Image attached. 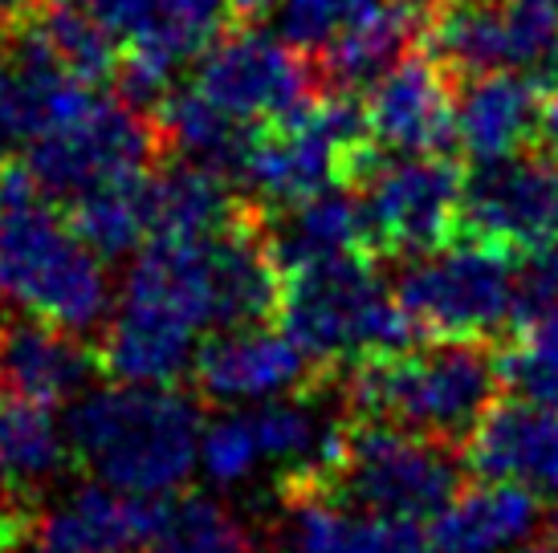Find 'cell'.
Returning <instances> with one entry per match:
<instances>
[{"instance_id": "18", "label": "cell", "mask_w": 558, "mask_h": 553, "mask_svg": "<svg viewBox=\"0 0 558 553\" xmlns=\"http://www.w3.org/2000/svg\"><path fill=\"white\" fill-rule=\"evenodd\" d=\"M546 508L538 492L506 480H489L477 489H461L433 517L436 553H518L546 533Z\"/></svg>"}, {"instance_id": "1", "label": "cell", "mask_w": 558, "mask_h": 553, "mask_svg": "<svg viewBox=\"0 0 558 553\" xmlns=\"http://www.w3.org/2000/svg\"><path fill=\"white\" fill-rule=\"evenodd\" d=\"M286 273L245 220L213 236H159L135 253L107 318L102 358L126 383H175L204 334L257 325L281 309Z\"/></svg>"}, {"instance_id": "24", "label": "cell", "mask_w": 558, "mask_h": 553, "mask_svg": "<svg viewBox=\"0 0 558 553\" xmlns=\"http://www.w3.org/2000/svg\"><path fill=\"white\" fill-rule=\"evenodd\" d=\"M262 126H248L233 119L229 110L208 102L196 86H175L163 102V131L159 135L171 143V151L184 163H201L220 175H236L245 163L248 147Z\"/></svg>"}, {"instance_id": "36", "label": "cell", "mask_w": 558, "mask_h": 553, "mask_svg": "<svg viewBox=\"0 0 558 553\" xmlns=\"http://www.w3.org/2000/svg\"><path fill=\"white\" fill-rule=\"evenodd\" d=\"M546 541H550V550L558 553V513L550 517V529H546Z\"/></svg>"}, {"instance_id": "32", "label": "cell", "mask_w": 558, "mask_h": 553, "mask_svg": "<svg viewBox=\"0 0 558 553\" xmlns=\"http://www.w3.org/2000/svg\"><path fill=\"white\" fill-rule=\"evenodd\" d=\"M25 529H29V513L9 501V496H0V553H9L21 545L25 538Z\"/></svg>"}, {"instance_id": "30", "label": "cell", "mask_w": 558, "mask_h": 553, "mask_svg": "<svg viewBox=\"0 0 558 553\" xmlns=\"http://www.w3.org/2000/svg\"><path fill=\"white\" fill-rule=\"evenodd\" d=\"M102 29L135 53H151L163 65L180 70L187 62L171 41V9L175 0H82Z\"/></svg>"}, {"instance_id": "20", "label": "cell", "mask_w": 558, "mask_h": 553, "mask_svg": "<svg viewBox=\"0 0 558 553\" xmlns=\"http://www.w3.org/2000/svg\"><path fill=\"white\" fill-rule=\"evenodd\" d=\"M543 86L518 70L457 82V147L473 159H501L538 143Z\"/></svg>"}, {"instance_id": "12", "label": "cell", "mask_w": 558, "mask_h": 553, "mask_svg": "<svg viewBox=\"0 0 558 553\" xmlns=\"http://www.w3.org/2000/svg\"><path fill=\"white\" fill-rule=\"evenodd\" d=\"M461 232L510 257L558 245V151L530 143L465 171Z\"/></svg>"}, {"instance_id": "10", "label": "cell", "mask_w": 558, "mask_h": 553, "mask_svg": "<svg viewBox=\"0 0 558 553\" xmlns=\"http://www.w3.org/2000/svg\"><path fill=\"white\" fill-rule=\"evenodd\" d=\"M461 192L465 171L445 155H396L391 163L375 159L359 180L367 253L408 261L449 245L461 232Z\"/></svg>"}, {"instance_id": "29", "label": "cell", "mask_w": 558, "mask_h": 553, "mask_svg": "<svg viewBox=\"0 0 558 553\" xmlns=\"http://www.w3.org/2000/svg\"><path fill=\"white\" fill-rule=\"evenodd\" d=\"M501 379L518 400L558 407V302L513 330L501 351Z\"/></svg>"}, {"instance_id": "2", "label": "cell", "mask_w": 558, "mask_h": 553, "mask_svg": "<svg viewBox=\"0 0 558 553\" xmlns=\"http://www.w3.org/2000/svg\"><path fill=\"white\" fill-rule=\"evenodd\" d=\"M70 447L94 480L131 496H175L201 468V407L171 383H114L70 403Z\"/></svg>"}, {"instance_id": "31", "label": "cell", "mask_w": 558, "mask_h": 553, "mask_svg": "<svg viewBox=\"0 0 558 553\" xmlns=\"http://www.w3.org/2000/svg\"><path fill=\"white\" fill-rule=\"evenodd\" d=\"M391 0H274L278 33L302 53H323L335 37L355 29Z\"/></svg>"}, {"instance_id": "13", "label": "cell", "mask_w": 558, "mask_h": 553, "mask_svg": "<svg viewBox=\"0 0 558 553\" xmlns=\"http://www.w3.org/2000/svg\"><path fill=\"white\" fill-rule=\"evenodd\" d=\"M318 82L323 77L306 65L302 49L290 46L281 33L236 29L220 33L204 49L192 86L241 123L269 126L311 107Z\"/></svg>"}, {"instance_id": "15", "label": "cell", "mask_w": 558, "mask_h": 553, "mask_svg": "<svg viewBox=\"0 0 558 553\" xmlns=\"http://www.w3.org/2000/svg\"><path fill=\"white\" fill-rule=\"evenodd\" d=\"M318 374L323 367L286 330H269L262 322L220 330L196 354V383L208 400L225 407L306 395V386L318 383Z\"/></svg>"}, {"instance_id": "37", "label": "cell", "mask_w": 558, "mask_h": 553, "mask_svg": "<svg viewBox=\"0 0 558 553\" xmlns=\"http://www.w3.org/2000/svg\"><path fill=\"white\" fill-rule=\"evenodd\" d=\"M518 553H555V550H550V541H543V545H522Z\"/></svg>"}, {"instance_id": "9", "label": "cell", "mask_w": 558, "mask_h": 553, "mask_svg": "<svg viewBox=\"0 0 558 553\" xmlns=\"http://www.w3.org/2000/svg\"><path fill=\"white\" fill-rule=\"evenodd\" d=\"M156 147L159 131H151L147 110L90 86L25 147V171L46 196L82 200L98 187L143 175Z\"/></svg>"}, {"instance_id": "26", "label": "cell", "mask_w": 558, "mask_h": 553, "mask_svg": "<svg viewBox=\"0 0 558 553\" xmlns=\"http://www.w3.org/2000/svg\"><path fill=\"white\" fill-rule=\"evenodd\" d=\"M21 29L82 82H102L114 70L119 41L94 21L82 0H37L21 21Z\"/></svg>"}, {"instance_id": "27", "label": "cell", "mask_w": 558, "mask_h": 553, "mask_svg": "<svg viewBox=\"0 0 558 553\" xmlns=\"http://www.w3.org/2000/svg\"><path fill=\"white\" fill-rule=\"evenodd\" d=\"M74 224L102 257L140 253L156 236L151 220V175H131L74 200Z\"/></svg>"}, {"instance_id": "21", "label": "cell", "mask_w": 558, "mask_h": 553, "mask_svg": "<svg viewBox=\"0 0 558 553\" xmlns=\"http://www.w3.org/2000/svg\"><path fill=\"white\" fill-rule=\"evenodd\" d=\"M428 9L424 0H391L367 21H359L355 29L335 37L330 46L318 53V77L330 82L339 94L372 90L391 65H400L412 49L424 46L428 33Z\"/></svg>"}, {"instance_id": "19", "label": "cell", "mask_w": 558, "mask_h": 553, "mask_svg": "<svg viewBox=\"0 0 558 553\" xmlns=\"http://www.w3.org/2000/svg\"><path fill=\"white\" fill-rule=\"evenodd\" d=\"M94 358L82 334L41 318L0 325V391L58 407L90 391Z\"/></svg>"}, {"instance_id": "25", "label": "cell", "mask_w": 558, "mask_h": 553, "mask_svg": "<svg viewBox=\"0 0 558 553\" xmlns=\"http://www.w3.org/2000/svg\"><path fill=\"white\" fill-rule=\"evenodd\" d=\"M151 220H156V236H213L225 232L229 224L245 220L241 204L229 192L225 175L201 163H175V168L151 175Z\"/></svg>"}, {"instance_id": "4", "label": "cell", "mask_w": 558, "mask_h": 553, "mask_svg": "<svg viewBox=\"0 0 558 553\" xmlns=\"http://www.w3.org/2000/svg\"><path fill=\"white\" fill-rule=\"evenodd\" d=\"M501 386V354L489 342L433 339L420 351L403 346L351 367L347 407L359 419H379L465 447Z\"/></svg>"}, {"instance_id": "14", "label": "cell", "mask_w": 558, "mask_h": 553, "mask_svg": "<svg viewBox=\"0 0 558 553\" xmlns=\"http://www.w3.org/2000/svg\"><path fill=\"white\" fill-rule=\"evenodd\" d=\"M375 151L440 155L457 143V77L428 49H412L363 102Z\"/></svg>"}, {"instance_id": "3", "label": "cell", "mask_w": 558, "mask_h": 553, "mask_svg": "<svg viewBox=\"0 0 558 553\" xmlns=\"http://www.w3.org/2000/svg\"><path fill=\"white\" fill-rule=\"evenodd\" d=\"M0 302L70 334L107 325L114 306L107 257L53 212L29 171L0 175Z\"/></svg>"}, {"instance_id": "34", "label": "cell", "mask_w": 558, "mask_h": 553, "mask_svg": "<svg viewBox=\"0 0 558 553\" xmlns=\"http://www.w3.org/2000/svg\"><path fill=\"white\" fill-rule=\"evenodd\" d=\"M538 143L558 151V86L543 94V119H538Z\"/></svg>"}, {"instance_id": "28", "label": "cell", "mask_w": 558, "mask_h": 553, "mask_svg": "<svg viewBox=\"0 0 558 553\" xmlns=\"http://www.w3.org/2000/svg\"><path fill=\"white\" fill-rule=\"evenodd\" d=\"M351 508L323 489H281L269 553H342Z\"/></svg>"}, {"instance_id": "8", "label": "cell", "mask_w": 558, "mask_h": 553, "mask_svg": "<svg viewBox=\"0 0 558 553\" xmlns=\"http://www.w3.org/2000/svg\"><path fill=\"white\" fill-rule=\"evenodd\" d=\"M408 322L416 339H481L510 334L522 322L518 293V257L481 241H449V245L408 257L396 273Z\"/></svg>"}, {"instance_id": "39", "label": "cell", "mask_w": 558, "mask_h": 553, "mask_svg": "<svg viewBox=\"0 0 558 553\" xmlns=\"http://www.w3.org/2000/svg\"><path fill=\"white\" fill-rule=\"evenodd\" d=\"M9 553H21V550H9ZM29 553H41V550H29Z\"/></svg>"}, {"instance_id": "5", "label": "cell", "mask_w": 558, "mask_h": 553, "mask_svg": "<svg viewBox=\"0 0 558 553\" xmlns=\"http://www.w3.org/2000/svg\"><path fill=\"white\" fill-rule=\"evenodd\" d=\"M281 322L318 367H359L416 342L396 290L363 253L290 273Z\"/></svg>"}, {"instance_id": "22", "label": "cell", "mask_w": 558, "mask_h": 553, "mask_svg": "<svg viewBox=\"0 0 558 553\" xmlns=\"http://www.w3.org/2000/svg\"><path fill=\"white\" fill-rule=\"evenodd\" d=\"M265 241H269V253L286 276L314 269V265L355 257L367 248L363 204L347 187H326L311 200L278 208Z\"/></svg>"}, {"instance_id": "11", "label": "cell", "mask_w": 558, "mask_h": 553, "mask_svg": "<svg viewBox=\"0 0 558 553\" xmlns=\"http://www.w3.org/2000/svg\"><path fill=\"white\" fill-rule=\"evenodd\" d=\"M424 49L457 82L497 70L555 74L558 16L530 0H433Z\"/></svg>"}, {"instance_id": "35", "label": "cell", "mask_w": 558, "mask_h": 553, "mask_svg": "<svg viewBox=\"0 0 558 553\" xmlns=\"http://www.w3.org/2000/svg\"><path fill=\"white\" fill-rule=\"evenodd\" d=\"M233 9H241V13H257V9H269L274 0H229Z\"/></svg>"}, {"instance_id": "23", "label": "cell", "mask_w": 558, "mask_h": 553, "mask_svg": "<svg viewBox=\"0 0 558 553\" xmlns=\"http://www.w3.org/2000/svg\"><path fill=\"white\" fill-rule=\"evenodd\" d=\"M70 452V431L53 419V407L0 391V496L21 505L46 492L62 477Z\"/></svg>"}, {"instance_id": "16", "label": "cell", "mask_w": 558, "mask_h": 553, "mask_svg": "<svg viewBox=\"0 0 558 553\" xmlns=\"http://www.w3.org/2000/svg\"><path fill=\"white\" fill-rule=\"evenodd\" d=\"M469 468L558 501V407L534 400L494 403L465 444Z\"/></svg>"}, {"instance_id": "38", "label": "cell", "mask_w": 558, "mask_h": 553, "mask_svg": "<svg viewBox=\"0 0 558 553\" xmlns=\"http://www.w3.org/2000/svg\"><path fill=\"white\" fill-rule=\"evenodd\" d=\"M530 4H538V9H546V13L558 16V0H530Z\"/></svg>"}, {"instance_id": "33", "label": "cell", "mask_w": 558, "mask_h": 553, "mask_svg": "<svg viewBox=\"0 0 558 553\" xmlns=\"http://www.w3.org/2000/svg\"><path fill=\"white\" fill-rule=\"evenodd\" d=\"M9 110H13V62L0 53V147H9Z\"/></svg>"}, {"instance_id": "17", "label": "cell", "mask_w": 558, "mask_h": 553, "mask_svg": "<svg viewBox=\"0 0 558 553\" xmlns=\"http://www.w3.org/2000/svg\"><path fill=\"white\" fill-rule=\"evenodd\" d=\"M163 496H131L94 480L65 492L33 521L41 553H140L151 545Z\"/></svg>"}, {"instance_id": "6", "label": "cell", "mask_w": 558, "mask_h": 553, "mask_svg": "<svg viewBox=\"0 0 558 553\" xmlns=\"http://www.w3.org/2000/svg\"><path fill=\"white\" fill-rule=\"evenodd\" d=\"M465 468L461 444L355 415L342 423L339 460L326 477V492L359 513L433 521L461 492Z\"/></svg>"}, {"instance_id": "7", "label": "cell", "mask_w": 558, "mask_h": 553, "mask_svg": "<svg viewBox=\"0 0 558 553\" xmlns=\"http://www.w3.org/2000/svg\"><path fill=\"white\" fill-rule=\"evenodd\" d=\"M379 159L367 131V114L351 94L314 98L298 114L257 131L236 180L257 200L290 208L326 187L359 184Z\"/></svg>"}]
</instances>
